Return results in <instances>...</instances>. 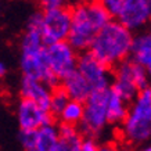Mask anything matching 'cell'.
<instances>
[{
    "mask_svg": "<svg viewBox=\"0 0 151 151\" xmlns=\"http://www.w3.org/2000/svg\"><path fill=\"white\" fill-rule=\"evenodd\" d=\"M110 13L99 0L79 4L72 10V25L68 36L69 45L75 50L90 49L93 39L111 21Z\"/></svg>",
    "mask_w": 151,
    "mask_h": 151,
    "instance_id": "obj_2",
    "label": "cell"
},
{
    "mask_svg": "<svg viewBox=\"0 0 151 151\" xmlns=\"http://www.w3.org/2000/svg\"><path fill=\"white\" fill-rule=\"evenodd\" d=\"M99 1L110 13L111 17H115V18H118L121 15L125 7V3H126V0H99Z\"/></svg>",
    "mask_w": 151,
    "mask_h": 151,
    "instance_id": "obj_20",
    "label": "cell"
},
{
    "mask_svg": "<svg viewBox=\"0 0 151 151\" xmlns=\"http://www.w3.org/2000/svg\"><path fill=\"white\" fill-rule=\"evenodd\" d=\"M17 115H18V124L21 130H32V129L42 128L45 125L53 124V118H51L53 115L49 111L43 110L35 101L24 97L18 104Z\"/></svg>",
    "mask_w": 151,
    "mask_h": 151,
    "instance_id": "obj_10",
    "label": "cell"
},
{
    "mask_svg": "<svg viewBox=\"0 0 151 151\" xmlns=\"http://www.w3.org/2000/svg\"><path fill=\"white\" fill-rule=\"evenodd\" d=\"M21 49V68L24 75L39 79L51 89L58 86L60 79L50 68L47 58V46L43 42L42 31L28 28L22 39Z\"/></svg>",
    "mask_w": 151,
    "mask_h": 151,
    "instance_id": "obj_3",
    "label": "cell"
},
{
    "mask_svg": "<svg viewBox=\"0 0 151 151\" xmlns=\"http://www.w3.org/2000/svg\"><path fill=\"white\" fill-rule=\"evenodd\" d=\"M142 151H151V146H147V147H144Z\"/></svg>",
    "mask_w": 151,
    "mask_h": 151,
    "instance_id": "obj_25",
    "label": "cell"
},
{
    "mask_svg": "<svg viewBox=\"0 0 151 151\" xmlns=\"http://www.w3.org/2000/svg\"><path fill=\"white\" fill-rule=\"evenodd\" d=\"M128 101L124 100L119 94H116L111 89L110 100H108V111H107L108 124H119V122L124 124V121L128 116Z\"/></svg>",
    "mask_w": 151,
    "mask_h": 151,
    "instance_id": "obj_17",
    "label": "cell"
},
{
    "mask_svg": "<svg viewBox=\"0 0 151 151\" xmlns=\"http://www.w3.org/2000/svg\"><path fill=\"white\" fill-rule=\"evenodd\" d=\"M130 57L146 68L151 79V32H143L134 36Z\"/></svg>",
    "mask_w": 151,
    "mask_h": 151,
    "instance_id": "obj_13",
    "label": "cell"
},
{
    "mask_svg": "<svg viewBox=\"0 0 151 151\" xmlns=\"http://www.w3.org/2000/svg\"><path fill=\"white\" fill-rule=\"evenodd\" d=\"M122 133L126 142L139 144L151 137V86L139 92L124 121Z\"/></svg>",
    "mask_w": 151,
    "mask_h": 151,
    "instance_id": "obj_4",
    "label": "cell"
},
{
    "mask_svg": "<svg viewBox=\"0 0 151 151\" xmlns=\"http://www.w3.org/2000/svg\"><path fill=\"white\" fill-rule=\"evenodd\" d=\"M132 31L119 21H110L96 35L90 45V53L108 68L116 67L132 53Z\"/></svg>",
    "mask_w": 151,
    "mask_h": 151,
    "instance_id": "obj_1",
    "label": "cell"
},
{
    "mask_svg": "<svg viewBox=\"0 0 151 151\" xmlns=\"http://www.w3.org/2000/svg\"><path fill=\"white\" fill-rule=\"evenodd\" d=\"M83 114H85V103L78 100H69L67 107L60 114V119L63 124L76 126L82 122Z\"/></svg>",
    "mask_w": 151,
    "mask_h": 151,
    "instance_id": "obj_18",
    "label": "cell"
},
{
    "mask_svg": "<svg viewBox=\"0 0 151 151\" xmlns=\"http://www.w3.org/2000/svg\"><path fill=\"white\" fill-rule=\"evenodd\" d=\"M99 151H118V150H116V147L114 144H105V146L100 147Z\"/></svg>",
    "mask_w": 151,
    "mask_h": 151,
    "instance_id": "obj_23",
    "label": "cell"
},
{
    "mask_svg": "<svg viewBox=\"0 0 151 151\" xmlns=\"http://www.w3.org/2000/svg\"><path fill=\"white\" fill-rule=\"evenodd\" d=\"M63 86L68 92L71 100H78L82 103H85L93 92V87L90 86V83L87 82L86 78L78 69L63 81Z\"/></svg>",
    "mask_w": 151,
    "mask_h": 151,
    "instance_id": "obj_14",
    "label": "cell"
},
{
    "mask_svg": "<svg viewBox=\"0 0 151 151\" xmlns=\"http://www.w3.org/2000/svg\"><path fill=\"white\" fill-rule=\"evenodd\" d=\"M51 92H53V89L47 86L45 82H42L36 78H32V76L24 75L22 83H21V94L24 99H29V100L35 101L43 110L49 111L50 110Z\"/></svg>",
    "mask_w": 151,
    "mask_h": 151,
    "instance_id": "obj_12",
    "label": "cell"
},
{
    "mask_svg": "<svg viewBox=\"0 0 151 151\" xmlns=\"http://www.w3.org/2000/svg\"><path fill=\"white\" fill-rule=\"evenodd\" d=\"M71 100V97H69L68 92L65 90L64 86H57L53 89V92H51V100H50V114L53 116H57L63 112L67 104L69 103Z\"/></svg>",
    "mask_w": 151,
    "mask_h": 151,
    "instance_id": "obj_19",
    "label": "cell"
},
{
    "mask_svg": "<svg viewBox=\"0 0 151 151\" xmlns=\"http://www.w3.org/2000/svg\"><path fill=\"white\" fill-rule=\"evenodd\" d=\"M58 134L60 139L57 151H82L83 139L76 126L61 124V126L58 128Z\"/></svg>",
    "mask_w": 151,
    "mask_h": 151,
    "instance_id": "obj_15",
    "label": "cell"
},
{
    "mask_svg": "<svg viewBox=\"0 0 151 151\" xmlns=\"http://www.w3.org/2000/svg\"><path fill=\"white\" fill-rule=\"evenodd\" d=\"M4 71H6L4 65H3V64H1V63H0V76H1V75H3V73H4Z\"/></svg>",
    "mask_w": 151,
    "mask_h": 151,
    "instance_id": "obj_24",
    "label": "cell"
},
{
    "mask_svg": "<svg viewBox=\"0 0 151 151\" xmlns=\"http://www.w3.org/2000/svg\"><path fill=\"white\" fill-rule=\"evenodd\" d=\"M118 21L130 31H137L151 21V0H126Z\"/></svg>",
    "mask_w": 151,
    "mask_h": 151,
    "instance_id": "obj_11",
    "label": "cell"
},
{
    "mask_svg": "<svg viewBox=\"0 0 151 151\" xmlns=\"http://www.w3.org/2000/svg\"><path fill=\"white\" fill-rule=\"evenodd\" d=\"M40 3L46 10H51V9H60V7H63L65 0H40Z\"/></svg>",
    "mask_w": 151,
    "mask_h": 151,
    "instance_id": "obj_22",
    "label": "cell"
},
{
    "mask_svg": "<svg viewBox=\"0 0 151 151\" xmlns=\"http://www.w3.org/2000/svg\"><path fill=\"white\" fill-rule=\"evenodd\" d=\"M78 71L90 83L93 90L107 89V87H111L110 85H112L111 79L114 78L111 76L110 68L107 65L101 64L90 51L83 53L78 58Z\"/></svg>",
    "mask_w": 151,
    "mask_h": 151,
    "instance_id": "obj_9",
    "label": "cell"
},
{
    "mask_svg": "<svg viewBox=\"0 0 151 151\" xmlns=\"http://www.w3.org/2000/svg\"><path fill=\"white\" fill-rule=\"evenodd\" d=\"M111 94V87L93 90L92 94L85 101V114L81 122V132L87 137L97 136L108 124V100Z\"/></svg>",
    "mask_w": 151,
    "mask_h": 151,
    "instance_id": "obj_6",
    "label": "cell"
},
{
    "mask_svg": "<svg viewBox=\"0 0 151 151\" xmlns=\"http://www.w3.org/2000/svg\"><path fill=\"white\" fill-rule=\"evenodd\" d=\"M72 25V11L68 9L46 10L43 14V25H42V36L45 45H53L57 42L68 40Z\"/></svg>",
    "mask_w": 151,
    "mask_h": 151,
    "instance_id": "obj_7",
    "label": "cell"
},
{
    "mask_svg": "<svg viewBox=\"0 0 151 151\" xmlns=\"http://www.w3.org/2000/svg\"><path fill=\"white\" fill-rule=\"evenodd\" d=\"M100 147L96 144V142L92 137H85L82 142V151H99Z\"/></svg>",
    "mask_w": 151,
    "mask_h": 151,
    "instance_id": "obj_21",
    "label": "cell"
},
{
    "mask_svg": "<svg viewBox=\"0 0 151 151\" xmlns=\"http://www.w3.org/2000/svg\"><path fill=\"white\" fill-rule=\"evenodd\" d=\"M47 58L51 71L60 81H64L67 76L78 69V58L75 55V49L69 45L68 40L49 45Z\"/></svg>",
    "mask_w": 151,
    "mask_h": 151,
    "instance_id": "obj_8",
    "label": "cell"
},
{
    "mask_svg": "<svg viewBox=\"0 0 151 151\" xmlns=\"http://www.w3.org/2000/svg\"><path fill=\"white\" fill-rule=\"evenodd\" d=\"M150 86V76L146 68L132 58H126L115 67L111 89L124 100L133 101L140 90Z\"/></svg>",
    "mask_w": 151,
    "mask_h": 151,
    "instance_id": "obj_5",
    "label": "cell"
},
{
    "mask_svg": "<svg viewBox=\"0 0 151 151\" xmlns=\"http://www.w3.org/2000/svg\"><path fill=\"white\" fill-rule=\"evenodd\" d=\"M58 139V129L54 128L53 124L45 125V126L36 129L35 146L29 151H57Z\"/></svg>",
    "mask_w": 151,
    "mask_h": 151,
    "instance_id": "obj_16",
    "label": "cell"
}]
</instances>
